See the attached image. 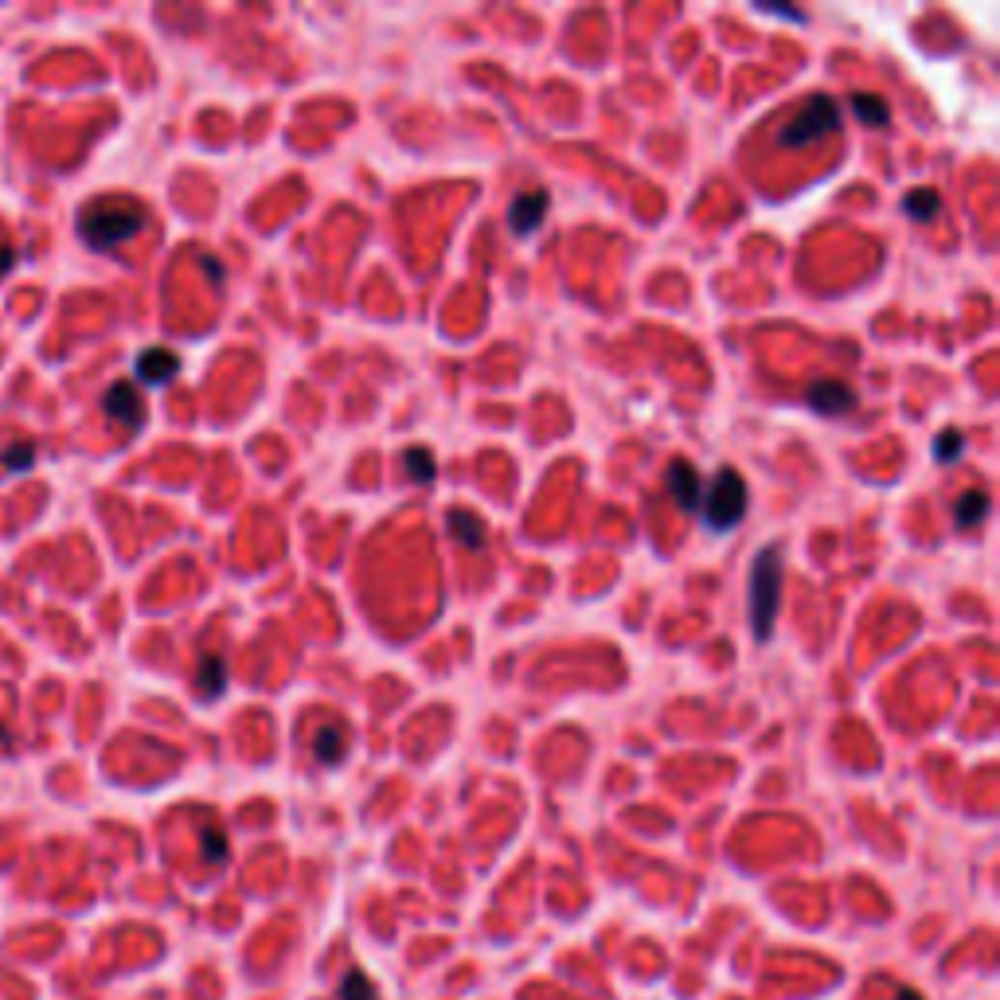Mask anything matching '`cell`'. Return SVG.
I'll return each instance as SVG.
<instances>
[{
  "mask_svg": "<svg viewBox=\"0 0 1000 1000\" xmlns=\"http://www.w3.org/2000/svg\"><path fill=\"white\" fill-rule=\"evenodd\" d=\"M777 606H782V552L774 544L762 547L750 567V630L758 642L774 633Z\"/></svg>",
  "mask_w": 1000,
  "mask_h": 1000,
  "instance_id": "6da1fadb",
  "label": "cell"
},
{
  "mask_svg": "<svg viewBox=\"0 0 1000 1000\" xmlns=\"http://www.w3.org/2000/svg\"><path fill=\"white\" fill-rule=\"evenodd\" d=\"M83 239H87L94 251H110V246H122L126 239H134L141 227H145V215L141 207L122 204V200H106V204H94L83 215Z\"/></svg>",
  "mask_w": 1000,
  "mask_h": 1000,
  "instance_id": "7a4b0ae2",
  "label": "cell"
},
{
  "mask_svg": "<svg viewBox=\"0 0 1000 1000\" xmlns=\"http://www.w3.org/2000/svg\"><path fill=\"white\" fill-rule=\"evenodd\" d=\"M699 508H704V524L711 532H731L747 516V481L738 477V469H719L711 477V485L704 489Z\"/></svg>",
  "mask_w": 1000,
  "mask_h": 1000,
  "instance_id": "3957f363",
  "label": "cell"
},
{
  "mask_svg": "<svg viewBox=\"0 0 1000 1000\" xmlns=\"http://www.w3.org/2000/svg\"><path fill=\"white\" fill-rule=\"evenodd\" d=\"M836 126H840V106H836L828 94H813L806 106L789 117L786 126L777 129V145L782 149L813 145V141H821V137L833 134Z\"/></svg>",
  "mask_w": 1000,
  "mask_h": 1000,
  "instance_id": "277c9868",
  "label": "cell"
},
{
  "mask_svg": "<svg viewBox=\"0 0 1000 1000\" xmlns=\"http://www.w3.org/2000/svg\"><path fill=\"white\" fill-rule=\"evenodd\" d=\"M547 207H552V195H547L544 188H528V192H520L512 204H508V231L520 235V239L535 235L540 227H544Z\"/></svg>",
  "mask_w": 1000,
  "mask_h": 1000,
  "instance_id": "5b68a950",
  "label": "cell"
},
{
  "mask_svg": "<svg viewBox=\"0 0 1000 1000\" xmlns=\"http://www.w3.org/2000/svg\"><path fill=\"white\" fill-rule=\"evenodd\" d=\"M806 403H809V410H817V415L840 418L856 407V391L848 388V383H840V379H817L813 388L806 391Z\"/></svg>",
  "mask_w": 1000,
  "mask_h": 1000,
  "instance_id": "8992f818",
  "label": "cell"
},
{
  "mask_svg": "<svg viewBox=\"0 0 1000 1000\" xmlns=\"http://www.w3.org/2000/svg\"><path fill=\"white\" fill-rule=\"evenodd\" d=\"M102 407L126 430H141V422H145V407H141V395H137L134 383H114L102 398Z\"/></svg>",
  "mask_w": 1000,
  "mask_h": 1000,
  "instance_id": "52a82bcc",
  "label": "cell"
},
{
  "mask_svg": "<svg viewBox=\"0 0 1000 1000\" xmlns=\"http://www.w3.org/2000/svg\"><path fill=\"white\" fill-rule=\"evenodd\" d=\"M664 485H669L672 501H676L684 512L699 508V501H704V481H699V473H696L692 461H672L669 473H664Z\"/></svg>",
  "mask_w": 1000,
  "mask_h": 1000,
  "instance_id": "ba28073f",
  "label": "cell"
},
{
  "mask_svg": "<svg viewBox=\"0 0 1000 1000\" xmlns=\"http://www.w3.org/2000/svg\"><path fill=\"white\" fill-rule=\"evenodd\" d=\"M134 368H137V379H141V383H149V388H165L168 379L180 371V356L168 352V349H149V352L137 356Z\"/></svg>",
  "mask_w": 1000,
  "mask_h": 1000,
  "instance_id": "9c48e42d",
  "label": "cell"
},
{
  "mask_svg": "<svg viewBox=\"0 0 1000 1000\" xmlns=\"http://www.w3.org/2000/svg\"><path fill=\"white\" fill-rule=\"evenodd\" d=\"M344 747H349V731L337 719H325L321 727L313 731V758L321 767H337L340 758H344Z\"/></svg>",
  "mask_w": 1000,
  "mask_h": 1000,
  "instance_id": "30bf717a",
  "label": "cell"
},
{
  "mask_svg": "<svg viewBox=\"0 0 1000 1000\" xmlns=\"http://www.w3.org/2000/svg\"><path fill=\"white\" fill-rule=\"evenodd\" d=\"M450 532H454V540L461 547H469V552H485L489 535H485V524L477 520L473 512H461V508H454V512L446 516Z\"/></svg>",
  "mask_w": 1000,
  "mask_h": 1000,
  "instance_id": "8fae6325",
  "label": "cell"
},
{
  "mask_svg": "<svg viewBox=\"0 0 1000 1000\" xmlns=\"http://www.w3.org/2000/svg\"><path fill=\"white\" fill-rule=\"evenodd\" d=\"M989 516V493L985 489H965L958 501H953V520L958 528H977Z\"/></svg>",
  "mask_w": 1000,
  "mask_h": 1000,
  "instance_id": "7c38bea8",
  "label": "cell"
},
{
  "mask_svg": "<svg viewBox=\"0 0 1000 1000\" xmlns=\"http://www.w3.org/2000/svg\"><path fill=\"white\" fill-rule=\"evenodd\" d=\"M195 688H200V696H204V699L224 696V688H227V661H224V657H204V661H200V672H195Z\"/></svg>",
  "mask_w": 1000,
  "mask_h": 1000,
  "instance_id": "4fadbf2b",
  "label": "cell"
},
{
  "mask_svg": "<svg viewBox=\"0 0 1000 1000\" xmlns=\"http://www.w3.org/2000/svg\"><path fill=\"white\" fill-rule=\"evenodd\" d=\"M852 114L864 122V126H887L891 122V106H887L879 94H852Z\"/></svg>",
  "mask_w": 1000,
  "mask_h": 1000,
  "instance_id": "5bb4252c",
  "label": "cell"
},
{
  "mask_svg": "<svg viewBox=\"0 0 1000 1000\" xmlns=\"http://www.w3.org/2000/svg\"><path fill=\"white\" fill-rule=\"evenodd\" d=\"M938 207H942V195L934 192V188H914V192L903 200V212L911 215V219H919V224L934 219V215H938Z\"/></svg>",
  "mask_w": 1000,
  "mask_h": 1000,
  "instance_id": "9a60e30c",
  "label": "cell"
},
{
  "mask_svg": "<svg viewBox=\"0 0 1000 1000\" xmlns=\"http://www.w3.org/2000/svg\"><path fill=\"white\" fill-rule=\"evenodd\" d=\"M403 469H407V477L415 481V485H430V481H434V457H430L422 446H415V450L403 454Z\"/></svg>",
  "mask_w": 1000,
  "mask_h": 1000,
  "instance_id": "2e32d148",
  "label": "cell"
},
{
  "mask_svg": "<svg viewBox=\"0 0 1000 1000\" xmlns=\"http://www.w3.org/2000/svg\"><path fill=\"white\" fill-rule=\"evenodd\" d=\"M337 1000H379V992H376V985L364 977L359 970H352L344 982H340V992H337Z\"/></svg>",
  "mask_w": 1000,
  "mask_h": 1000,
  "instance_id": "e0dca14e",
  "label": "cell"
},
{
  "mask_svg": "<svg viewBox=\"0 0 1000 1000\" xmlns=\"http://www.w3.org/2000/svg\"><path fill=\"white\" fill-rule=\"evenodd\" d=\"M962 450H965V438H962V430H942L938 434V442H934V457L942 461V466H950V461H958L962 457Z\"/></svg>",
  "mask_w": 1000,
  "mask_h": 1000,
  "instance_id": "ac0fdd59",
  "label": "cell"
},
{
  "mask_svg": "<svg viewBox=\"0 0 1000 1000\" xmlns=\"http://www.w3.org/2000/svg\"><path fill=\"white\" fill-rule=\"evenodd\" d=\"M31 461H36V446H31V442H16V446H9L4 454H0V466L9 469V473L31 469Z\"/></svg>",
  "mask_w": 1000,
  "mask_h": 1000,
  "instance_id": "d6986e66",
  "label": "cell"
},
{
  "mask_svg": "<svg viewBox=\"0 0 1000 1000\" xmlns=\"http://www.w3.org/2000/svg\"><path fill=\"white\" fill-rule=\"evenodd\" d=\"M204 848H207V860H224L227 856V840L219 828H204Z\"/></svg>",
  "mask_w": 1000,
  "mask_h": 1000,
  "instance_id": "ffe728a7",
  "label": "cell"
},
{
  "mask_svg": "<svg viewBox=\"0 0 1000 1000\" xmlns=\"http://www.w3.org/2000/svg\"><path fill=\"white\" fill-rule=\"evenodd\" d=\"M9 266H12V251H0V274L9 270Z\"/></svg>",
  "mask_w": 1000,
  "mask_h": 1000,
  "instance_id": "44dd1931",
  "label": "cell"
},
{
  "mask_svg": "<svg viewBox=\"0 0 1000 1000\" xmlns=\"http://www.w3.org/2000/svg\"><path fill=\"white\" fill-rule=\"evenodd\" d=\"M895 1000H923V997H919V992H911V989H907V992L899 989V992H895Z\"/></svg>",
  "mask_w": 1000,
  "mask_h": 1000,
  "instance_id": "7402d4cb",
  "label": "cell"
},
{
  "mask_svg": "<svg viewBox=\"0 0 1000 1000\" xmlns=\"http://www.w3.org/2000/svg\"><path fill=\"white\" fill-rule=\"evenodd\" d=\"M4 738H9V731H4V723H0V743H4Z\"/></svg>",
  "mask_w": 1000,
  "mask_h": 1000,
  "instance_id": "603a6c76",
  "label": "cell"
}]
</instances>
